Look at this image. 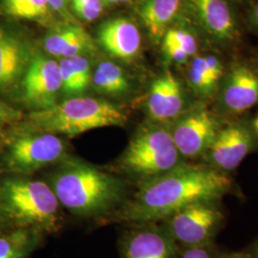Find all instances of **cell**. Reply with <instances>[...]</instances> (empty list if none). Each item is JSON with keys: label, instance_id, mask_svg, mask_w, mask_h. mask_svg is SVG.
<instances>
[{"label": "cell", "instance_id": "cell-1", "mask_svg": "<svg viewBox=\"0 0 258 258\" xmlns=\"http://www.w3.org/2000/svg\"><path fill=\"white\" fill-rule=\"evenodd\" d=\"M231 188L228 173L206 164L181 163L144 182L135 197L121 209L119 219L134 223L163 220L190 204L220 200Z\"/></svg>", "mask_w": 258, "mask_h": 258}, {"label": "cell", "instance_id": "cell-2", "mask_svg": "<svg viewBox=\"0 0 258 258\" xmlns=\"http://www.w3.org/2000/svg\"><path fill=\"white\" fill-rule=\"evenodd\" d=\"M59 204L79 216L107 212L121 199L120 182L92 166L75 164L60 170L52 186Z\"/></svg>", "mask_w": 258, "mask_h": 258}, {"label": "cell", "instance_id": "cell-3", "mask_svg": "<svg viewBox=\"0 0 258 258\" xmlns=\"http://www.w3.org/2000/svg\"><path fill=\"white\" fill-rule=\"evenodd\" d=\"M35 128L46 133L76 136L93 129L120 125L125 114L110 102L94 98H72L31 115Z\"/></svg>", "mask_w": 258, "mask_h": 258}, {"label": "cell", "instance_id": "cell-4", "mask_svg": "<svg viewBox=\"0 0 258 258\" xmlns=\"http://www.w3.org/2000/svg\"><path fill=\"white\" fill-rule=\"evenodd\" d=\"M59 207L53 188L44 182L9 179L0 185V212L21 227L55 231Z\"/></svg>", "mask_w": 258, "mask_h": 258}, {"label": "cell", "instance_id": "cell-5", "mask_svg": "<svg viewBox=\"0 0 258 258\" xmlns=\"http://www.w3.org/2000/svg\"><path fill=\"white\" fill-rule=\"evenodd\" d=\"M181 158L170 128L155 124L142 129L134 136L120 164L130 174L146 182L180 165Z\"/></svg>", "mask_w": 258, "mask_h": 258}, {"label": "cell", "instance_id": "cell-6", "mask_svg": "<svg viewBox=\"0 0 258 258\" xmlns=\"http://www.w3.org/2000/svg\"><path fill=\"white\" fill-rule=\"evenodd\" d=\"M219 202L199 201L179 210L166 218L167 231L186 247L210 244L224 220Z\"/></svg>", "mask_w": 258, "mask_h": 258}, {"label": "cell", "instance_id": "cell-7", "mask_svg": "<svg viewBox=\"0 0 258 258\" xmlns=\"http://www.w3.org/2000/svg\"><path fill=\"white\" fill-rule=\"evenodd\" d=\"M205 103L201 102L187 109L170 128L176 148L184 158L203 156L225 123Z\"/></svg>", "mask_w": 258, "mask_h": 258}, {"label": "cell", "instance_id": "cell-8", "mask_svg": "<svg viewBox=\"0 0 258 258\" xmlns=\"http://www.w3.org/2000/svg\"><path fill=\"white\" fill-rule=\"evenodd\" d=\"M215 99L219 112L228 116H238L257 105L258 66L245 60L232 62Z\"/></svg>", "mask_w": 258, "mask_h": 258}, {"label": "cell", "instance_id": "cell-9", "mask_svg": "<svg viewBox=\"0 0 258 258\" xmlns=\"http://www.w3.org/2000/svg\"><path fill=\"white\" fill-rule=\"evenodd\" d=\"M254 134L245 121L224 123L201 157L204 164L225 173L234 170L254 149Z\"/></svg>", "mask_w": 258, "mask_h": 258}, {"label": "cell", "instance_id": "cell-10", "mask_svg": "<svg viewBox=\"0 0 258 258\" xmlns=\"http://www.w3.org/2000/svg\"><path fill=\"white\" fill-rule=\"evenodd\" d=\"M63 142L52 133L24 135L10 146L6 162L10 169L31 173L57 161L64 153Z\"/></svg>", "mask_w": 258, "mask_h": 258}, {"label": "cell", "instance_id": "cell-11", "mask_svg": "<svg viewBox=\"0 0 258 258\" xmlns=\"http://www.w3.org/2000/svg\"><path fill=\"white\" fill-rule=\"evenodd\" d=\"M187 5L208 40L221 47L236 42L238 26L227 0H187Z\"/></svg>", "mask_w": 258, "mask_h": 258}, {"label": "cell", "instance_id": "cell-12", "mask_svg": "<svg viewBox=\"0 0 258 258\" xmlns=\"http://www.w3.org/2000/svg\"><path fill=\"white\" fill-rule=\"evenodd\" d=\"M61 89L59 64L45 56L37 55L31 59L22 78L23 96L32 106L39 110L55 104Z\"/></svg>", "mask_w": 258, "mask_h": 258}, {"label": "cell", "instance_id": "cell-13", "mask_svg": "<svg viewBox=\"0 0 258 258\" xmlns=\"http://www.w3.org/2000/svg\"><path fill=\"white\" fill-rule=\"evenodd\" d=\"M185 94L180 81L171 71L154 80L148 93L147 108L152 120L166 122L177 120L185 112Z\"/></svg>", "mask_w": 258, "mask_h": 258}, {"label": "cell", "instance_id": "cell-14", "mask_svg": "<svg viewBox=\"0 0 258 258\" xmlns=\"http://www.w3.org/2000/svg\"><path fill=\"white\" fill-rule=\"evenodd\" d=\"M122 255L123 258H177L175 240L167 230L144 227L125 237Z\"/></svg>", "mask_w": 258, "mask_h": 258}, {"label": "cell", "instance_id": "cell-15", "mask_svg": "<svg viewBox=\"0 0 258 258\" xmlns=\"http://www.w3.org/2000/svg\"><path fill=\"white\" fill-rule=\"evenodd\" d=\"M99 41L110 55L122 60L134 59L142 46L139 28L124 18L105 21L99 31Z\"/></svg>", "mask_w": 258, "mask_h": 258}, {"label": "cell", "instance_id": "cell-16", "mask_svg": "<svg viewBox=\"0 0 258 258\" xmlns=\"http://www.w3.org/2000/svg\"><path fill=\"white\" fill-rule=\"evenodd\" d=\"M26 44L18 36L0 29V89L13 87L22 78L30 63Z\"/></svg>", "mask_w": 258, "mask_h": 258}, {"label": "cell", "instance_id": "cell-17", "mask_svg": "<svg viewBox=\"0 0 258 258\" xmlns=\"http://www.w3.org/2000/svg\"><path fill=\"white\" fill-rule=\"evenodd\" d=\"M181 5L182 0H139L137 13L153 43L162 42Z\"/></svg>", "mask_w": 258, "mask_h": 258}, {"label": "cell", "instance_id": "cell-18", "mask_svg": "<svg viewBox=\"0 0 258 258\" xmlns=\"http://www.w3.org/2000/svg\"><path fill=\"white\" fill-rule=\"evenodd\" d=\"M44 48L50 55L67 58L88 53L93 42L83 28L69 24L51 32L44 39Z\"/></svg>", "mask_w": 258, "mask_h": 258}, {"label": "cell", "instance_id": "cell-19", "mask_svg": "<svg viewBox=\"0 0 258 258\" xmlns=\"http://www.w3.org/2000/svg\"><path fill=\"white\" fill-rule=\"evenodd\" d=\"M58 64L61 89L64 92L80 94L87 88L92 81L90 63L83 55L62 58Z\"/></svg>", "mask_w": 258, "mask_h": 258}, {"label": "cell", "instance_id": "cell-20", "mask_svg": "<svg viewBox=\"0 0 258 258\" xmlns=\"http://www.w3.org/2000/svg\"><path fill=\"white\" fill-rule=\"evenodd\" d=\"M40 231L23 228L0 236V258H28L39 242Z\"/></svg>", "mask_w": 258, "mask_h": 258}, {"label": "cell", "instance_id": "cell-21", "mask_svg": "<svg viewBox=\"0 0 258 258\" xmlns=\"http://www.w3.org/2000/svg\"><path fill=\"white\" fill-rule=\"evenodd\" d=\"M186 80L190 90L201 102H209L216 97L219 85L208 73L203 55L198 54L187 62Z\"/></svg>", "mask_w": 258, "mask_h": 258}, {"label": "cell", "instance_id": "cell-22", "mask_svg": "<svg viewBox=\"0 0 258 258\" xmlns=\"http://www.w3.org/2000/svg\"><path fill=\"white\" fill-rule=\"evenodd\" d=\"M96 89L105 94H123L129 89V82L119 65L102 61L92 75Z\"/></svg>", "mask_w": 258, "mask_h": 258}, {"label": "cell", "instance_id": "cell-23", "mask_svg": "<svg viewBox=\"0 0 258 258\" xmlns=\"http://www.w3.org/2000/svg\"><path fill=\"white\" fill-rule=\"evenodd\" d=\"M3 9L13 18L43 21L49 15L47 0H2Z\"/></svg>", "mask_w": 258, "mask_h": 258}, {"label": "cell", "instance_id": "cell-24", "mask_svg": "<svg viewBox=\"0 0 258 258\" xmlns=\"http://www.w3.org/2000/svg\"><path fill=\"white\" fill-rule=\"evenodd\" d=\"M161 43L181 47L191 57L198 55L199 52L198 38L194 32L184 28H169Z\"/></svg>", "mask_w": 258, "mask_h": 258}, {"label": "cell", "instance_id": "cell-25", "mask_svg": "<svg viewBox=\"0 0 258 258\" xmlns=\"http://www.w3.org/2000/svg\"><path fill=\"white\" fill-rule=\"evenodd\" d=\"M71 3L75 13L87 22L98 19L104 6L102 0H71Z\"/></svg>", "mask_w": 258, "mask_h": 258}, {"label": "cell", "instance_id": "cell-26", "mask_svg": "<svg viewBox=\"0 0 258 258\" xmlns=\"http://www.w3.org/2000/svg\"><path fill=\"white\" fill-rule=\"evenodd\" d=\"M162 47L166 57L177 64H185L192 58L181 47L164 43H162Z\"/></svg>", "mask_w": 258, "mask_h": 258}, {"label": "cell", "instance_id": "cell-27", "mask_svg": "<svg viewBox=\"0 0 258 258\" xmlns=\"http://www.w3.org/2000/svg\"><path fill=\"white\" fill-rule=\"evenodd\" d=\"M181 258H217L210 244L187 247Z\"/></svg>", "mask_w": 258, "mask_h": 258}, {"label": "cell", "instance_id": "cell-28", "mask_svg": "<svg viewBox=\"0 0 258 258\" xmlns=\"http://www.w3.org/2000/svg\"><path fill=\"white\" fill-rule=\"evenodd\" d=\"M17 117L16 111L0 101V126L14 120Z\"/></svg>", "mask_w": 258, "mask_h": 258}, {"label": "cell", "instance_id": "cell-29", "mask_svg": "<svg viewBox=\"0 0 258 258\" xmlns=\"http://www.w3.org/2000/svg\"><path fill=\"white\" fill-rule=\"evenodd\" d=\"M50 9L60 15H67V4L69 0H47Z\"/></svg>", "mask_w": 258, "mask_h": 258}, {"label": "cell", "instance_id": "cell-30", "mask_svg": "<svg viewBox=\"0 0 258 258\" xmlns=\"http://www.w3.org/2000/svg\"><path fill=\"white\" fill-rule=\"evenodd\" d=\"M249 20H250V22H251L253 28L257 31L258 33V3L253 7V9L251 11Z\"/></svg>", "mask_w": 258, "mask_h": 258}, {"label": "cell", "instance_id": "cell-31", "mask_svg": "<svg viewBox=\"0 0 258 258\" xmlns=\"http://www.w3.org/2000/svg\"><path fill=\"white\" fill-rule=\"evenodd\" d=\"M103 5H118V4H121V3H126V2H130L132 0H102Z\"/></svg>", "mask_w": 258, "mask_h": 258}, {"label": "cell", "instance_id": "cell-32", "mask_svg": "<svg viewBox=\"0 0 258 258\" xmlns=\"http://www.w3.org/2000/svg\"><path fill=\"white\" fill-rule=\"evenodd\" d=\"M220 258V257H219ZM221 258H250L242 254H238V253H234V254H229V255H225Z\"/></svg>", "mask_w": 258, "mask_h": 258}, {"label": "cell", "instance_id": "cell-33", "mask_svg": "<svg viewBox=\"0 0 258 258\" xmlns=\"http://www.w3.org/2000/svg\"><path fill=\"white\" fill-rule=\"evenodd\" d=\"M253 130H254L255 134H257L258 136V114L256 118H255V120L253 121Z\"/></svg>", "mask_w": 258, "mask_h": 258}, {"label": "cell", "instance_id": "cell-34", "mask_svg": "<svg viewBox=\"0 0 258 258\" xmlns=\"http://www.w3.org/2000/svg\"><path fill=\"white\" fill-rule=\"evenodd\" d=\"M250 258H258V244L255 246V248L253 249V252H252V255L250 256Z\"/></svg>", "mask_w": 258, "mask_h": 258}, {"label": "cell", "instance_id": "cell-35", "mask_svg": "<svg viewBox=\"0 0 258 258\" xmlns=\"http://www.w3.org/2000/svg\"><path fill=\"white\" fill-rule=\"evenodd\" d=\"M3 218H4V216L2 215V213L0 212V228H1V226H2V220H3Z\"/></svg>", "mask_w": 258, "mask_h": 258}]
</instances>
